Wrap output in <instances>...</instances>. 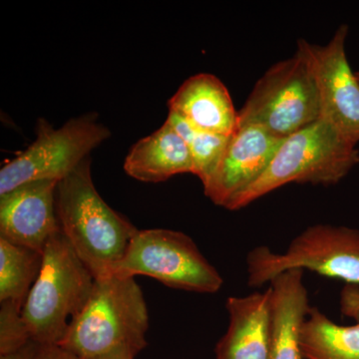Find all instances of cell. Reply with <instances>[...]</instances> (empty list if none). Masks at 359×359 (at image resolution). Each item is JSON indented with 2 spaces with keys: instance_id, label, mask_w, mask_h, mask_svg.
I'll use <instances>...</instances> for the list:
<instances>
[{
  "instance_id": "ba28073f",
  "label": "cell",
  "mask_w": 359,
  "mask_h": 359,
  "mask_svg": "<svg viewBox=\"0 0 359 359\" xmlns=\"http://www.w3.org/2000/svg\"><path fill=\"white\" fill-rule=\"evenodd\" d=\"M318 119L320 100L313 75L304 59L295 53L271 66L257 80L238 111L237 127H261L273 136L285 138Z\"/></svg>"
},
{
  "instance_id": "9c48e42d",
  "label": "cell",
  "mask_w": 359,
  "mask_h": 359,
  "mask_svg": "<svg viewBox=\"0 0 359 359\" xmlns=\"http://www.w3.org/2000/svg\"><path fill=\"white\" fill-rule=\"evenodd\" d=\"M348 26H339L327 44L297 42V53L308 65L318 89L320 119L347 140L359 142V82L346 52Z\"/></svg>"
},
{
  "instance_id": "5bb4252c",
  "label": "cell",
  "mask_w": 359,
  "mask_h": 359,
  "mask_svg": "<svg viewBox=\"0 0 359 359\" xmlns=\"http://www.w3.org/2000/svg\"><path fill=\"white\" fill-rule=\"evenodd\" d=\"M169 112L195 128L230 136L237 127L230 92L215 75L200 73L188 78L168 102Z\"/></svg>"
},
{
  "instance_id": "d6986e66",
  "label": "cell",
  "mask_w": 359,
  "mask_h": 359,
  "mask_svg": "<svg viewBox=\"0 0 359 359\" xmlns=\"http://www.w3.org/2000/svg\"><path fill=\"white\" fill-rule=\"evenodd\" d=\"M0 355L14 353L32 341L22 309L11 302H0Z\"/></svg>"
},
{
  "instance_id": "2e32d148",
  "label": "cell",
  "mask_w": 359,
  "mask_h": 359,
  "mask_svg": "<svg viewBox=\"0 0 359 359\" xmlns=\"http://www.w3.org/2000/svg\"><path fill=\"white\" fill-rule=\"evenodd\" d=\"M304 359H359V323L341 325L309 309L302 332Z\"/></svg>"
},
{
  "instance_id": "7402d4cb",
  "label": "cell",
  "mask_w": 359,
  "mask_h": 359,
  "mask_svg": "<svg viewBox=\"0 0 359 359\" xmlns=\"http://www.w3.org/2000/svg\"><path fill=\"white\" fill-rule=\"evenodd\" d=\"M39 344L32 341L26 344L22 348L14 351V353L0 355V359H34L39 351Z\"/></svg>"
},
{
  "instance_id": "cb8c5ba5",
  "label": "cell",
  "mask_w": 359,
  "mask_h": 359,
  "mask_svg": "<svg viewBox=\"0 0 359 359\" xmlns=\"http://www.w3.org/2000/svg\"><path fill=\"white\" fill-rule=\"evenodd\" d=\"M356 78H358V82H359V71L358 72H355Z\"/></svg>"
},
{
  "instance_id": "3957f363",
  "label": "cell",
  "mask_w": 359,
  "mask_h": 359,
  "mask_svg": "<svg viewBox=\"0 0 359 359\" xmlns=\"http://www.w3.org/2000/svg\"><path fill=\"white\" fill-rule=\"evenodd\" d=\"M356 144L318 119L283 139L264 174L226 209L237 211L290 183L334 185L359 163Z\"/></svg>"
},
{
  "instance_id": "52a82bcc",
  "label": "cell",
  "mask_w": 359,
  "mask_h": 359,
  "mask_svg": "<svg viewBox=\"0 0 359 359\" xmlns=\"http://www.w3.org/2000/svg\"><path fill=\"white\" fill-rule=\"evenodd\" d=\"M35 132L32 145L0 170V196L32 182L61 181L111 136L94 113L72 118L58 129L41 118Z\"/></svg>"
},
{
  "instance_id": "4fadbf2b",
  "label": "cell",
  "mask_w": 359,
  "mask_h": 359,
  "mask_svg": "<svg viewBox=\"0 0 359 359\" xmlns=\"http://www.w3.org/2000/svg\"><path fill=\"white\" fill-rule=\"evenodd\" d=\"M304 273L302 269H290L269 283V359H304L302 332L311 306Z\"/></svg>"
},
{
  "instance_id": "44dd1931",
  "label": "cell",
  "mask_w": 359,
  "mask_h": 359,
  "mask_svg": "<svg viewBox=\"0 0 359 359\" xmlns=\"http://www.w3.org/2000/svg\"><path fill=\"white\" fill-rule=\"evenodd\" d=\"M34 359H80L74 353L63 348L62 346H39Z\"/></svg>"
},
{
  "instance_id": "ac0fdd59",
  "label": "cell",
  "mask_w": 359,
  "mask_h": 359,
  "mask_svg": "<svg viewBox=\"0 0 359 359\" xmlns=\"http://www.w3.org/2000/svg\"><path fill=\"white\" fill-rule=\"evenodd\" d=\"M166 121L185 140L192 158L193 175L201 180L204 187L216 171L231 135L224 136L202 131L174 113L169 112Z\"/></svg>"
},
{
  "instance_id": "6da1fadb",
  "label": "cell",
  "mask_w": 359,
  "mask_h": 359,
  "mask_svg": "<svg viewBox=\"0 0 359 359\" xmlns=\"http://www.w3.org/2000/svg\"><path fill=\"white\" fill-rule=\"evenodd\" d=\"M59 226L95 280L112 275L138 229L97 192L86 158L56 188Z\"/></svg>"
},
{
  "instance_id": "7c38bea8",
  "label": "cell",
  "mask_w": 359,
  "mask_h": 359,
  "mask_svg": "<svg viewBox=\"0 0 359 359\" xmlns=\"http://www.w3.org/2000/svg\"><path fill=\"white\" fill-rule=\"evenodd\" d=\"M228 328L217 344L216 359H269L271 290L226 299Z\"/></svg>"
},
{
  "instance_id": "ffe728a7",
  "label": "cell",
  "mask_w": 359,
  "mask_h": 359,
  "mask_svg": "<svg viewBox=\"0 0 359 359\" xmlns=\"http://www.w3.org/2000/svg\"><path fill=\"white\" fill-rule=\"evenodd\" d=\"M339 309L344 316L359 323V285H346L342 287Z\"/></svg>"
},
{
  "instance_id": "8992f818",
  "label": "cell",
  "mask_w": 359,
  "mask_h": 359,
  "mask_svg": "<svg viewBox=\"0 0 359 359\" xmlns=\"http://www.w3.org/2000/svg\"><path fill=\"white\" fill-rule=\"evenodd\" d=\"M112 275L145 276L172 289L217 294L224 278L190 236L169 229L139 230Z\"/></svg>"
},
{
  "instance_id": "277c9868",
  "label": "cell",
  "mask_w": 359,
  "mask_h": 359,
  "mask_svg": "<svg viewBox=\"0 0 359 359\" xmlns=\"http://www.w3.org/2000/svg\"><path fill=\"white\" fill-rule=\"evenodd\" d=\"M95 280L63 233L54 236L45 247L39 278L22 309L32 341L60 344L86 306Z\"/></svg>"
},
{
  "instance_id": "30bf717a",
  "label": "cell",
  "mask_w": 359,
  "mask_h": 359,
  "mask_svg": "<svg viewBox=\"0 0 359 359\" xmlns=\"http://www.w3.org/2000/svg\"><path fill=\"white\" fill-rule=\"evenodd\" d=\"M283 139L261 127H237L216 171L204 186L205 195L215 205L228 207L264 174Z\"/></svg>"
},
{
  "instance_id": "9a60e30c",
  "label": "cell",
  "mask_w": 359,
  "mask_h": 359,
  "mask_svg": "<svg viewBox=\"0 0 359 359\" xmlns=\"http://www.w3.org/2000/svg\"><path fill=\"white\" fill-rule=\"evenodd\" d=\"M131 178L145 183H160L179 174H193V162L185 140L169 122L142 138L124 161Z\"/></svg>"
},
{
  "instance_id": "5b68a950",
  "label": "cell",
  "mask_w": 359,
  "mask_h": 359,
  "mask_svg": "<svg viewBox=\"0 0 359 359\" xmlns=\"http://www.w3.org/2000/svg\"><path fill=\"white\" fill-rule=\"evenodd\" d=\"M290 269L311 271L346 285H359V231L314 224L302 231L283 252L259 245L247 256L248 285L263 287Z\"/></svg>"
},
{
  "instance_id": "603a6c76",
  "label": "cell",
  "mask_w": 359,
  "mask_h": 359,
  "mask_svg": "<svg viewBox=\"0 0 359 359\" xmlns=\"http://www.w3.org/2000/svg\"><path fill=\"white\" fill-rule=\"evenodd\" d=\"M137 354L138 353L133 349L128 348V347H122V348L116 349L112 353L105 354V355L96 359H135Z\"/></svg>"
},
{
  "instance_id": "8fae6325",
  "label": "cell",
  "mask_w": 359,
  "mask_h": 359,
  "mask_svg": "<svg viewBox=\"0 0 359 359\" xmlns=\"http://www.w3.org/2000/svg\"><path fill=\"white\" fill-rule=\"evenodd\" d=\"M57 184L32 182L0 196V238L43 252L61 231L56 212Z\"/></svg>"
},
{
  "instance_id": "e0dca14e",
  "label": "cell",
  "mask_w": 359,
  "mask_h": 359,
  "mask_svg": "<svg viewBox=\"0 0 359 359\" xmlns=\"http://www.w3.org/2000/svg\"><path fill=\"white\" fill-rule=\"evenodd\" d=\"M43 252L0 238V302L23 309L41 269Z\"/></svg>"
},
{
  "instance_id": "7a4b0ae2",
  "label": "cell",
  "mask_w": 359,
  "mask_h": 359,
  "mask_svg": "<svg viewBox=\"0 0 359 359\" xmlns=\"http://www.w3.org/2000/svg\"><path fill=\"white\" fill-rule=\"evenodd\" d=\"M149 311L135 278L111 275L95 280L82 313L58 346L80 359H96L128 347L140 353L147 346Z\"/></svg>"
}]
</instances>
